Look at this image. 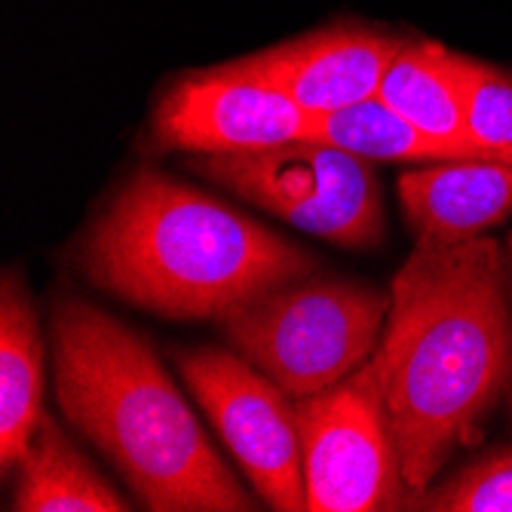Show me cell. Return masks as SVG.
Returning a JSON list of instances; mask_svg holds the SVG:
<instances>
[{
    "instance_id": "12",
    "label": "cell",
    "mask_w": 512,
    "mask_h": 512,
    "mask_svg": "<svg viewBox=\"0 0 512 512\" xmlns=\"http://www.w3.org/2000/svg\"><path fill=\"white\" fill-rule=\"evenodd\" d=\"M378 99L417 129L494 160L470 132V59L433 40H405L381 77Z\"/></svg>"
},
{
    "instance_id": "11",
    "label": "cell",
    "mask_w": 512,
    "mask_h": 512,
    "mask_svg": "<svg viewBox=\"0 0 512 512\" xmlns=\"http://www.w3.org/2000/svg\"><path fill=\"white\" fill-rule=\"evenodd\" d=\"M46 338L28 283L7 264L0 279V467L10 476L43 417Z\"/></svg>"
},
{
    "instance_id": "3",
    "label": "cell",
    "mask_w": 512,
    "mask_h": 512,
    "mask_svg": "<svg viewBox=\"0 0 512 512\" xmlns=\"http://www.w3.org/2000/svg\"><path fill=\"white\" fill-rule=\"evenodd\" d=\"M92 286L163 319H221L255 295L316 273L283 234L160 169H135L77 249Z\"/></svg>"
},
{
    "instance_id": "8",
    "label": "cell",
    "mask_w": 512,
    "mask_h": 512,
    "mask_svg": "<svg viewBox=\"0 0 512 512\" xmlns=\"http://www.w3.org/2000/svg\"><path fill=\"white\" fill-rule=\"evenodd\" d=\"M310 114L240 59L172 83L154 108L151 138L160 151L240 154L304 138Z\"/></svg>"
},
{
    "instance_id": "14",
    "label": "cell",
    "mask_w": 512,
    "mask_h": 512,
    "mask_svg": "<svg viewBox=\"0 0 512 512\" xmlns=\"http://www.w3.org/2000/svg\"><path fill=\"white\" fill-rule=\"evenodd\" d=\"M304 138L341 148L371 163H445V160H479L467 148H457L445 138L417 129L396 114L387 102L371 96L332 114H310Z\"/></svg>"
},
{
    "instance_id": "9",
    "label": "cell",
    "mask_w": 512,
    "mask_h": 512,
    "mask_svg": "<svg viewBox=\"0 0 512 512\" xmlns=\"http://www.w3.org/2000/svg\"><path fill=\"white\" fill-rule=\"evenodd\" d=\"M402 43V37L362 25H332L240 62L316 117L378 96L381 77Z\"/></svg>"
},
{
    "instance_id": "13",
    "label": "cell",
    "mask_w": 512,
    "mask_h": 512,
    "mask_svg": "<svg viewBox=\"0 0 512 512\" xmlns=\"http://www.w3.org/2000/svg\"><path fill=\"white\" fill-rule=\"evenodd\" d=\"M10 509L16 512H126L129 500L80 454L59 421L43 411L16 467Z\"/></svg>"
},
{
    "instance_id": "6",
    "label": "cell",
    "mask_w": 512,
    "mask_h": 512,
    "mask_svg": "<svg viewBox=\"0 0 512 512\" xmlns=\"http://www.w3.org/2000/svg\"><path fill=\"white\" fill-rule=\"evenodd\" d=\"M307 512L402 509L408 485L375 362L295 399Z\"/></svg>"
},
{
    "instance_id": "16",
    "label": "cell",
    "mask_w": 512,
    "mask_h": 512,
    "mask_svg": "<svg viewBox=\"0 0 512 512\" xmlns=\"http://www.w3.org/2000/svg\"><path fill=\"white\" fill-rule=\"evenodd\" d=\"M470 132L497 163L512 166V74L470 59Z\"/></svg>"
},
{
    "instance_id": "2",
    "label": "cell",
    "mask_w": 512,
    "mask_h": 512,
    "mask_svg": "<svg viewBox=\"0 0 512 512\" xmlns=\"http://www.w3.org/2000/svg\"><path fill=\"white\" fill-rule=\"evenodd\" d=\"M50 356L65 421L111 460L142 509H258L148 338L86 298L59 292L50 304Z\"/></svg>"
},
{
    "instance_id": "17",
    "label": "cell",
    "mask_w": 512,
    "mask_h": 512,
    "mask_svg": "<svg viewBox=\"0 0 512 512\" xmlns=\"http://www.w3.org/2000/svg\"><path fill=\"white\" fill-rule=\"evenodd\" d=\"M506 270H509V298H512V261L506 258ZM509 396H512V371H509Z\"/></svg>"
},
{
    "instance_id": "18",
    "label": "cell",
    "mask_w": 512,
    "mask_h": 512,
    "mask_svg": "<svg viewBox=\"0 0 512 512\" xmlns=\"http://www.w3.org/2000/svg\"><path fill=\"white\" fill-rule=\"evenodd\" d=\"M506 258L512 261V237H509V243H506Z\"/></svg>"
},
{
    "instance_id": "4",
    "label": "cell",
    "mask_w": 512,
    "mask_h": 512,
    "mask_svg": "<svg viewBox=\"0 0 512 512\" xmlns=\"http://www.w3.org/2000/svg\"><path fill=\"white\" fill-rule=\"evenodd\" d=\"M390 289L350 276L307 273L279 283L218 319L230 350L304 399L350 378L375 356Z\"/></svg>"
},
{
    "instance_id": "5",
    "label": "cell",
    "mask_w": 512,
    "mask_h": 512,
    "mask_svg": "<svg viewBox=\"0 0 512 512\" xmlns=\"http://www.w3.org/2000/svg\"><path fill=\"white\" fill-rule=\"evenodd\" d=\"M188 169L243 203L341 249H375L384 243L387 215L378 172L371 160L341 148L295 138L261 151L191 154Z\"/></svg>"
},
{
    "instance_id": "7",
    "label": "cell",
    "mask_w": 512,
    "mask_h": 512,
    "mask_svg": "<svg viewBox=\"0 0 512 512\" xmlns=\"http://www.w3.org/2000/svg\"><path fill=\"white\" fill-rule=\"evenodd\" d=\"M175 368L255 488L276 512H307L292 396L234 350L181 347Z\"/></svg>"
},
{
    "instance_id": "15",
    "label": "cell",
    "mask_w": 512,
    "mask_h": 512,
    "mask_svg": "<svg viewBox=\"0 0 512 512\" xmlns=\"http://www.w3.org/2000/svg\"><path fill=\"white\" fill-rule=\"evenodd\" d=\"M402 509L424 512H512V448H494L445 482L408 494Z\"/></svg>"
},
{
    "instance_id": "10",
    "label": "cell",
    "mask_w": 512,
    "mask_h": 512,
    "mask_svg": "<svg viewBox=\"0 0 512 512\" xmlns=\"http://www.w3.org/2000/svg\"><path fill=\"white\" fill-rule=\"evenodd\" d=\"M399 206L417 240H467L512 215V166L445 160L402 172Z\"/></svg>"
},
{
    "instance_id": "1",
    "label": "cell",
    "mask_w": 512,
    "mask_h": 512,
    "mask_svg": "<svg viewBox=\"0 0 512 512\" xmlns=\"http://www.w3.org/2000/svg\"><path fill=\"white\" fill-rule=\"evenodd\" d=\"M371 362L408 494H417L482 436L509 387L512 298L500 243L485 234L417 240L393 276Z\"/></svg>"
}]
</instances>
